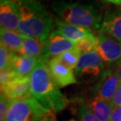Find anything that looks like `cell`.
Wrapping results in <instances>:
<instances>
[{"instance_id":"cell-1","label":"cell","mask_w":121,"mask_h":121,"mask_svg":"<svg viewBox=\"0 0 121 121\" xmlns=\"http://www.w3.org/2000/svg\"><path fill=\"white\" fill-rule=\"evenodd\" d=\"M48 60L41 58L30 75L31 93L45 109L52 112L65 109L68 100L53 81L48 67Z\"/></svg>"},{"instance_id":"cell-2","label":"cell","mask_w":121,"mask_h":121,"mask_svg":"<svg viewBox=\"0 0 121 121\" xmlns=\"http://www.w3.org/2000/svg\"><path fill=\"white\" fill-rule=\"evenodd\" d=\"M20 24L17 31L28 37L46 41L53 30V15L39 0L17 1Z\"/></svg>"},{"instance_id":"cell-3","label":"cell","mask_w":121,"mask_h":121,"mask_svg":"<svg viewBox=\"0 0 121 121\" xmlns=\"http://www.w3.org/2000/svg\"><path fill=\"white\" fill-rule=\"evenodd\" d=\"M59 21L86 28L99 29L102 17L98 9L91 3L60 1L52 5Z\"/></svg>"},{"instance_id":"cell-4","label":"cell","mask_w":121,"mask_h":121,"mask_svg":"<svg viewBox=\"0 0 121 121\" xmlns=\"http://www.w3.org/2000/svg\"><path fill=\"white\" fill-rule=\"evenodd\" d=\"M51 112L32 96L13 101L5 121H39Z\"/></svg>"},{"instance_id":"cell-5","label":"cell","mask_w":121,"mask_h":121,"mask_svg":"<svg viewBox=\"0 0 121 121\" xmlns=\"http://www.w3.org/2000/svg\"><path fill=\"white\" fill-rule=\"evenodd\" d=\"M104 70L102 59L95 50L81 54L74 73L76 78L92 80L100 78Z\"/></svg>"},{"instance_id":"cell-6","label":"cell","mask_w":121,"mask_h":121,"mask_svg":"<svg viewBox=\"0 0 121 121\" xmlns=\"http://www.w3.org/2000/svg\"><path fill=\"white\" fill-rule=\"evenodd\" d=\"M120 85L117 69L112 68L105 69L94 87V96L110 102Z\"/></svg>"},{"instance_id":"cell-7","label":"cell","mask_w":121,"mask_h":121,"mask_svg":"<svg viewBox=\"0 0 121 121\" xmlns=\"http://www.w3.org/2000/svg\"><path fill=\"white\" fill-rule=\"evenodd\" d=\"M96 51L107 64H119L121 62V42L109 36L98 34Z\"/></svg>"},{"instance_id":"cell-8","label":"cell","mask_w":121,"mask_h":121,"mask_svg":"<svg viewBox=\"0 0 121 121\" xmlns=\"http://www.w3.org/2000/svg\"><path fill=\"white\" fill-rule=\"evenodd\" d=\"M75 43L53 30L45 41V48L42 58L50 60L68 50L75 48Z\"/></svg>"},{"instance_id":"cell-9","label":"cell","mask_w":121,"mask_h":121,"mask_svg":"<svg viewBox=\"0 0 121 121\" xmlns=\"http://www.w3.org/2000/svg\"><path fill=\"white\" fill-rule=\"evenodd\" d=\"M99 33L121 42V9H111L105 13Z\"/></svg>"},{"instance_id":"cell-10","label":"cell","mask_w":121,"mask_h":121,"mask_svg":"<svg viewBox=\"0 0 121 121\" xmlns=\"http://www.w3.org/2000/svg\"><path fill=\"white\" fill-rule=\"evenodd\" d=\"M48 67L53 81L59 87H65L77 83L74 71L63 64L57 57L49 60Z\"/></svg>"},{"instance_id":"cell-11","label":"cell","mask_w":121,"mask_h":121,"mask_svg":"<svg viewBox=\"0 0 121 121\" xmlns=\"http://www.w3.org/2000/svg\"><path fill=\"white\" fill-rule=\"evenodd\" d=\"M1 94H3L12 101L24 99L32 97L29 78H16L1 87Z\"/></svg>"},{"instance_id":"cell-12","label":"cell","mask_w":121,"mask_h":121,"mask_svg":"<svg viewBox=\"0 0 121 121\" xmlns=\"http://www.w3.org/2000/svg\"><path fill=\"white\" fill-rule=\"evenodd\" d=\"M20 13L17 2H4L0 4V26L1 30H18Z\"/></svg>"},{"instance_id":"cell-13","label":"cell","mask_w":121,"mask_h":121,"mask_svg":"<svg viewBox=\"0 0 121 121\" xmlns=\"http://www.w3.org/2000/svg\"><path fill=\"white\" fill-rule=\"evenodd\" d=\"M38 62V59L14 53L10 68L13 69L17 78H29Z\"/></svg>"},{"instance_id":"cell-14","label":"cell","mask_w":121,"mask_h":121,"mask_svg":"<svg viewBox=\"0 0 121 121\" xmlns=\"http://www.w3.org/2000/svg\"><path fill=\"white\" fill-rule=\"evenodd\" d=\"M53 30H55V31L59 33L65 38H68V40L73 42L74 43L83 39L84 38L94 36L93 32L90 28L70 25L61 22L59 20L55 21Z\"/></svg>"},{"instance_id":"cell-15","label":"cell","mask_w":121,"mask_h":121,"mask_svg":"<svg viewBox=\"0 0 121 121\" xmlns=\"http://www.w3.org/2000/svg\"><path fill=\"white\" fill-rule=\"evenodd\" d=\"M90 110L100 121H109L114 109L111 102L105 101L96 96L91 98L87 102Z\"/></svg>"},{"instance_id":"cell-16","label":"cell","mask_w":121,"mask_h":121,"mask_svg":"<svg viewBox=\"0 0 121 121\" xmlns=\"http://www.w3.org/2000/svg\"><path fill=\"white\" fill-rule=\"evenodd\" d=\"M44 48L45 41L24 35V43L18 54L39 60L43 56Z\"/></svg>"},{"instance_id":"cell-17","label":"cell","mask_w":121,"mask_h":121,"mask_svg":"<svg viewBox=\"0 0 121 121\" xmlns=\"http://www.w3.org/2000/svg\"><path fill=\"white\" fill-rule=\"evenodd\" d=\"M0 39L1 45H3L10 52L19 53L24 43V35L16 30H1Z\"/></svg>"},{"instance_id":"cell-18","label":"cell","mask_w":121,"mask_h":121,"mask_svg":"<svg viewBox=\"0 0 121 121\" xmlns=\"http://www.w3.org/2000/svg\"><path fill=\"white\" fill-rule=\"evenodd\" d=\"M80 55L81 53L75 48L73 49L68 50L61 54L60 56H57V58L66 66H68L69 69L74 71L77 66V63H78Z\"/></svg>"},{"instance_id":"cell-19","label":"cell","mask_w":121,"mask_h":121,"mask_svg":"<svg viewBox=\"0 0 121 121\" xmlns=\"http://www.w3.org/2000/svg\"><path fill=\"white\" fill-rule=\"evenodd\" d=\"M75 47L81 54L95 51L97 48V37L94 35L84 38L75 42Z\"/></svg>"},{"instance_id":"cell-20","label":"cell","mask_w":121,"mask_h":121,"mask_svg":"<svg viewBox=\"0 0 121 121\" xmlns=\"http://www.w3.org/2000/svg\"><path fill=\"white\" fill-rule=\"evenodd\" d=\"M14 53L10 52L3 45L0 46V70L10 67Z\"/></svg>"},{"instance_id":"cell-21","label":"cell","mask_w":121,"mask_h":121,"mask_svg":"<svg viewBox=\"0 0 121 121\" xmlns=\"http://www.w3.org/2000/svg\"><path fill=\"white\" fill-rule=\"evenodd\" d=\"M78 115L81 121H100L90 110L87 102H82L79 104Z\"/></svg>"},{"instance_id":"cell-22","label":"cell","mask_w":121,"mask_h":121,"mask_svg":"<svg viewBox=\"0 0 121 121\" xmlns=\"http://www.w3.org/2000/svg\"><path fill=\"white\" fill-rule=\"evenodd\" d=\"M13 101L1 94L0 97V121H5Z\"/></svg>"},{"instance_id":"cell-23","label":"cell","mask_w":121,"mask_h":121,"mask_svg":"<svg viewBox=\"0 0 121 121\" xmlns=\"http://www.w3.org/2000/svg\"><path fill=\"white\" fill-rule=\"evenodd\" d=\"M16 78L17 77L11 68L2 69L0 72V86H1V87H3Z\"/></svg>"},{"instance_id":"cell-24","label":"cell","mask_w":121,"mask_h":121,"mask_svg":"<svg viewBox=\"0 0 121 121\" xmlns=\"http://www.w3.org/2000/svg\"><path fill=\"white\" fill-rule=\"evenodd\" d=\"M110 102H111L114 109L121 105V84L118 87L116 92L115 93L114 96H113V98Z\"/></svg>"},{"instance_id":"cell-25","label":"cell","mask_w":121,"mask_h":121,"mask_svg":"<svg viewBox=\"0 0 121 121\" xmlns=\"http://www.w3.org/2000/svg\"><path fill=\"white\" fill-rule=\"evenodd\" d=\"M109 121H121V105L113 109Z\"/></svg>"},{"instance_id":"cell-26","label":"cell","mask_w":121,"mask_h":121,"mask_svg":"<svg viewBox=\"0 0 121 121\" xmlns=\"http://www.w3.org/2000/svg\"><path fill=\"white\" fill-rule=\"evenodd\" d=\"M39 121H55L54 117H53V112L50 113L49 115L46 116L45 117H43V119H41Z\"/></svg>"},{"instance_id":"cell-27","label":"cell","mask_w":121,"mask_h":121,"mask_svg":"<svg viewBox=\"0 0 121 121\" xmlns=\"http://www.w3.org/2000/svg\"><path fill=\"white\" fill-rule=\"evenodd\" d=\"M105 2H109V3L114 4L116 6H121V0H102Z\"/></svg>"},{"instance_id":"cell-28","label":"cell","mask_w":121,"mask_h":121,"mask_svg":"<svg viewBox=\"0 0 121 121\" xmlns=\"http://www.w3.org/2000/svg\"><path fill=\"white\" fill-rule=\"evenodd\" d=\"M118 66H117V73H118V76H119V79H120V84H121V62L120 63L118 64Z\"/></svg>"},{"instance_id":"cell-29","label":"cell","mask_w":121,"mask_h":121,"mask_svg":"<svg viewBox=\"0 0 121 121\" xmlns=\"http://www.w3.org/2000/svg\"><path fill=\"white\" fill-rule=\"evenodd\" d=\"M1 2H8V1H11V2H17L19 0H0Z\"/></svg>"},{"instance_id":"cell-30","label":"cell","mask_w":121,"mask_h":121,"mask_svg":"<svg viewBox=\"0 0 121 121\" xmlns=\"http://www.w3.org/2000/svg\"><path fill=\"white\" fill-rule=\"evenodd\" d=\"M69 121H76V120H69Z\"/></svg>"}]
</instances>
